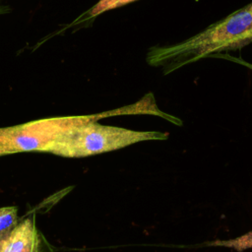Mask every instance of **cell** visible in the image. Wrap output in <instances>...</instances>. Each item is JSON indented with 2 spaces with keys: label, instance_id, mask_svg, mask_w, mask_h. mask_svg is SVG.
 Returning a JSON list of instances; mask_svg holds the SVG:
<instances>
[{
  "label": "cell",
  "instance_id": "cell-1",
  "mask_svg": "<svg viewBox=\"0 0 252 252\" xmlns=\"http://www.w3.org/2000/svg\"><path fill=\"white\" fill-rule=\"evenodd\" d=\"M252 43V2L178 43L156 45L146 61L167 75L185 65Z\"/></svg>",
  "mask_w": 252,
  "mask_h": 252
},
{
  "label": "cell",
  "instance_id": "cell-2",
  "mask_svg": "<svg viewBox=\"0 0 252 252\" xmlns=\"http://www.w3.org/2000/svg\"><path fill=\"white\" fill-rule=\"evenodd\" d=\"M119 113V111H109L95 114L93 119L68 131L48 153L63 158H85L116 151L144 141H160L168 138V134L163 132L136 131L97 122L100 118Z\"/></svg>",
  "mask_w": 252,
  "mask_h": 252
},
{
  "label": "cell",
  "instance_id": "cell-3",
  "mask_svg": "<svg viewBox=\"0 0 252 252\" xmlns=\"http://www.w3.org/2000/svg\"><path fill=\"white\" fill-rule=\"evenodd\" d=\"M94 116L95 114L58 116L1 127L0 157L28 152L48 153L68 131Z\"/></svg>",
  "mask_w": 252,
  "mask_h": 252
},
{
  "label": "cell",
  "instance_id": "cell-4",
  "mask_svg": "<svg viewBox=\"0 0 252 252\" xmlns=\"http://www.w3.org/2000/svg\"><path fill=\"white\" fill-rule=\"evenodd\" d=\"M0 252H52L35 223L34 215L19 220L2 234Z\"/></svg>",
  "mask_w": 252,
  "mask_h": 252
},
{
  "label": "cell",
  "instance_id": "cell-5",
  "mask_svg": "<svg viewBox=\"0 0 252 252\" xmlns=\"http://www.w3.org/2000/svg\"><path fill=\"white\" fill-rule=\"evenodd\" d=\"M135 1H137V0H99L96 4H94L92 8H90L87 12H85L79 18H77L73 22L72 26L92 20L93 18H95L104 12L125 6V5L135 2Z\"/></svg>",
  "mask_w": 252,
  "mask_h": 252
},
{
  "label": "cell",
  "instance_id": "cell-6",
  "mask_svg": "<svg viewBox=\"0 0 252 252\" xmlns=\"http://www.w3.org/2000/svg\"><path fill=\"white\" fill-rule=\"evenodd\" d=\"M203 246L209 247H226L230 248L236 252H243L247 249L252 248V230L247 231L244 234H241L235 238L226 239V240H213L208 241L202 244Z\"/></svg>",
  "mask_w": 252,
  "mask_h": 252
},
{
  "label": "cell",
  "instance_id": "cell-7",
  "mask_svg": "<svg viewBox=\"0 0 252 252\" xmlns=\"http://www.w3.org/2000/svg\"><path fill=\"white\" fill-rule=\"evenodd\" d=\"M18 221V208L16 206L0 208V232L11 229Z\"/></svg>",
  "mask_w": 252,
  "mask_h": 252
},
{
  "label": "cell",
  "instance_id": "cell-8",
  "mask_svg": "<svg viewBox=\"0 0 252 252\" xmlns=\"http://www.w3.org/2000/svg\"><path fill=\"white\" fill-rule=\"evenodd\" d=\"M211 57H222V58H229L231 61H233V62H236V63H239V64H242V65H244V66H246V67H248L249 69H251L252 70V64H250V63H247V62H245L244 60H242V59H239V58H235V57H231V56H229V55H227V54H215V55H212Z\"/></svg>",
  "mask_w": 252,
  "mask_h": 252
},
{
  "label": "cell",
  "instance_id": "cell-9",
  "mask_svg": "<svg viewBox=\"0 0 252 252\" xmlns=\"http://www.w3.org/2000/svg\"><path fill=\"white\" fill-rule=\"evenodd\" d=\"M2 234H3V232H0V242H1V238H2Z\"/></svg>",
  "mask_w": 252,
  "mask_h": 252
}]
</instances>
